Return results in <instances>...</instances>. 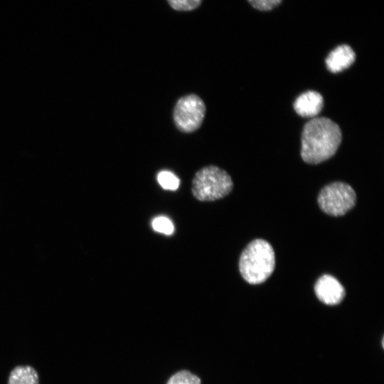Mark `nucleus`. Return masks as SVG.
Here are the masks:
<instances>
[{
  "label": "nucleus",
  "instance_id": "nucleus-14",
  "mask_svg": "<svg viewBox=\"0 0 384 384\" xmlns=\"http://www.w3.org/2000/svg\"><path fill=\"white\" fill-rule=\"evenodd\" d=\"M282 0H247L249 4L260 11H269L278 6Z\"/></svg>",
  "mask_w": 384,
  "mask_h": 384
},
{
  "label": "nucleus",
  "instance_id": "nucleus-3",
  "mask_svg": "<svg viewBox=\"0 0 384 384\" xmlns=\"http://www.w3.org/2000/svg\"><path fill=\"white\" fill-rule=\"evenodd\" d=\"M233 188L231 176L215 165L201 168L196 172L191 182V193L200 201L222 199L230 193Z\"/></svg>",
  "mask_w": 384,
  "mask_h": 384
},
{
  "label": "nucleus",
  "instance_id": "nucleus-13",
  "mask_svg": "<svg viewBox=\"0 0 384 384\" xmlns=\"http://www.w3.org/2000/svg\"><path fill=\"white\" fill-rule=\"evenodd\" d=\"M152 227L154 230L166 235H171L174 227L172 222L166 217H157L152 221Z\"/></svg>",
  "mask_w": 384,
  "mask_h": 384
},
{
  "label": "nucleus",
  "instance_id": "nucleus-8",
  "mask_svg": "<svg viewBox=\"0 0 384 384\" xmlns=\"http://www.w3.org/2000/svg\"><path fill=\"white\" fill-rule=\"evenodd\" d=\"M324 100L320 93L309 90L301 94L294 103L295 112L303 117H316L323 107Z\"/></svg>",
  "mask_w": 384,
  "mask_h": 384
},
{
  "label": "nucleus",
  "instance_id": "nucleus-5",
  "mask_svg": "<svg viewBox=\"0 0 384 384\" xmlns=\"http://www.w3.org/2000/svg\"><path fill=\"white\" fill-rule=\"evenodd\" d=\"M320 209L327 215L338 217L351 210L356 201V194L348 183L335 181L325 186L318 196Z\"/></svg>",
  "mask_w": 384,
  "mask_h": 384
},
{
  "label": "nucleus",
  "instance_id": "nucleus-1",
  "mask_svg": "<svg viewBox=\"0 0 384 384\" xmlns=\"http://www.w3.org/2000/svg\"><path fill=\"white\" fill-rule=\"evenodd\" d=\"M342 140L339 126L329 118L314 117L304 126L301 156L309 164H317L332 157Z\"/></svg>",
  "mask_w": 384,
  "mask_h": 384
},
{
  "label": "nucleus",
  "instance_id": "nucleus-10",
  "mask_svg": "<svg viewBox=\"0 0 384 384\" xmlns=\"http://www.w3.org/2000/svg\"><path fill=\"white\" fill-rule=\"evenodd\" d=\"M166 384H201V379L188 370H182L174 373Z\"/></svg>",
  "mask_w": 384,
  "mask_h": 384
},
{
  "label": "nucleus",
  "instance_id": "nucleus-11",
  "mask_svg": "<svg viewBox=\"0 0 384 384\" xmlns=\"http://www.w3.org/2000/svg\"><path fill=\"white\" fill-rule=\"evenodd\" d=\"M157 181L163 188L171 191L176 190L180 183L179 178L175 174L167 171L159 173Z\"/></svg>",
  "mask_w": 384,
  "mask_h": 384
},
{
  "label": "nucleus",
  "instance_id": "nucleus-4",
  "mask_svg": "<svg viewBox=\"0 0 384 384\" xmlns=\"http://www.w3.org/2000/svg\"><path fill=\"white\" fill-rule=\"evenodd\" d=\"M206 114V106L202 98L195 93H188L178 99L173 109L172 117L179 132L190 134L201 127Z\"/></svg>",
  "mask_w": 384,
  "mask_h": 384
},
{
  "label": "nucleus",
  "instance_id": "nucleus-2",
  "mask_svg": "<svg viewBox=\"0 0 384 384\" xmlns=\"http://www.w3.org/2000/svg\"><path fill=\"white\" fill-rule=\"evenodd\" d=\"M238 266L241 276L247 283L258 284L265 282L275 267L272 245L263 239L251 241L242 252Z\"/></svg>",
  "mask_w": 384,
  "mask_h": 384
},
{
  "label": "nucleus",
  "instance_id": "nucleus-9",
  "mask_svg": "<svg viewBox=\"0 0 384 384\" xmlns=\"http://www.w3.org/2000/svg\"><path fill=\"white\" fill-rule=\"evenodd\" d=\"M7 384H40L39 375L31 366H17L11 370Z\"/></svg>",
  "mask_w": 384,
  "mask_h": 384
},
{
  "label": "nucleus",
  "instance_id": "nucleus-6",
  "mask_svg": "<svg viewBox=\"0 0 384 384\" xmlns=\"http://www.w3.org/2000/svg\"><path fill=\"white\" fill-rule=\"evenodd\" d=\"M316 297L327 305H336L342 302L346 292L343 285L334 277L324 274L320 277L314 285Z\"/></svg>",
  "mask_w": 384,
  "mask_h": 384
},
{
  "label": "nucleus",
  "instance_id": "nucleus-7",
  "mask_svg": "<svg viewBox=\"0 0 384 384\" xmlns=\"http://www.w3.org/2000/svg\"><path fill=\"white\" fill-rule=\"evenodd\" d=\"M356 53L347 44H341L332 50L326 58L327 69L337 73L348 68L356 60Z\"/></svg>",
  "mask_w": 384,
  "mask_h": 384
},
{
  "label": "nucleus",
  "instance_id": "nucleus-12",
  "mask_svg": "<svg viewBox=\"0 0 384 384\" xmlns=\"http://www.w3.org/2000/svg\"><path fill=\"white\" fill-rule=\"evenodd\" d=\"M169 5L176 11H188L198 8L202 0H167Z\"/></svg>",
  "mask_w": 384,
  "mask_h": 384
}]
</instances>
